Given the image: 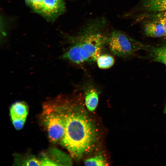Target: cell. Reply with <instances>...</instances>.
<instances>
[{
  "label": "cell",
  "mask_w": 166,
  "mask_h": 166,
  "mask_svg": "<svg viewBox=\"0 0 166 166\" xmlns=\"http://www.w3.org/2000/svg\"><path fill=\"white\" fill-rule=\"evenodd\" d=\"M40 161L42 166H56L51 159L48 158L44 157Z\"/></svg>",
  "instance_id": "e0dca14e"
},
{
  "label": "cell",
  "mask_w": 166,
  "mask_h": 166,
  "mask_svg": "<svg viewBox=\"0 0 166 166\" xmlns=\"http://www.w3.org/2000/svg\"><path fill=\"white\" fill-rule=\"evenodd\" d=\"M24 165L27 166H41V161L39 160L34 157H32L27 160Z\"/></svg>",
  "instance_id": "2e32d148"
},
{
  "label": "cell",
  "mask_w": 166,
  "mask_h": 166,
  "mask_svg": "<svg viewBox=\"0 0 166 166\" xmlns=\"http://www.w3.org/2000/svg\"><path fill=\"white\" fill-rule=\"evenodd\" d=\"M64 115L65 129L61 144L73 157L80 159L91 149L95 141L94 128L86 115L81 112H70Z\"/></svg>",
  "instance_id": "6da1fadb"
},
{
  "label": "cell",
  "mask_w": 166,
  "mask_h": 166,
  "mask_svg": "<svg viewBox=\"0 0 166 166\" xmlns=\"http://www.w3.org/2000/svg\"><path fill=\"white\" fill-rule=\"evenodd\" d=\"M13 124L15 129L19 130L23 127L26 119H20L15 118H11Z\"/></svg>",
  "instance_id": "9a60e30c"
},
{
  "label": "cell",
  "mask_w": 166,
  "mask_h": 166,
  "mask_svg": "<svg viewBox=\"0 0 166 166\" xmlns=\"http://www.w3.org/2000/svg\"><path fill=\"white\" fill-rule=\"evenodd\" d=\"M11 118L26 119L28 113V108L24 102L17 101L13 103L10 109Z\"/></svg>",
  "instance_id": "ba28073f"
},
{
  "label": "cell",
  "mask_w": 166,
  "mask_h": 166,
  "mask_svg": "<svg viewBox=\"0 0 166 166\" xmlns=\"http://www.w3.org/2000/svg\"><path fill=\"white\" fill-rule=\"evenodd\" d=\"M26 4L34 11L40 14L44 0H25Z\"/></svg>",
  "instance_id": "5bb4252c"
},
{
  "label": "cell",
  "mask_w": 166,
  "mask_h": 166,
  "mask_svg": "<svg viewBox=\"0 0 166 166\" xmlns=\"http://www.w3.org/2000/svg\"><path fill=\"white\" fill-rule=\"evenodd\" d=\"M107 45L113 54L121 57L129 56L138 50L147 48L142 43L118 31L111 34L108 38Z\"/></svg>",
  "instance_id": "3957f363"
},
{
  "label": "cell",
  "mask_w": 166,
  "mask_h": 166,
  "mask_svg": "<svg viewBox=\"0 0 166 166\" xmlns=\"http://www.w3.org/2000/svg\"><path fill=\"white\" fill-rule=\"evenodd\" d=\"M98 93L94 88L87 89L85 94V104L90 111H93L96 109L98 102Z\"/></svg>",
  "instance_id": "9c48e42d"
},
{
  "label": "cell",
  "mask_w": 166,
  "mask_h": 166,
  "mask_svg": "<svg viewBox=\"0 0 166 166\" xmlns=\"http://www.w3.org/2000/svg\"><path fill=\"white\" fill-rule=\"evenodd\" d=\"M156 48L159 50L166 54V43Z\"/></svg>",
  "instance_id": "ac0fdd59"
},
{
  "label": "cell",
  "mask_w": 166,
  "mask_h": 166,
  "mask_svg": "<svg viewBox=\"0 0 166 166\" xmlns=\"http://www.w3.org/2000/svg\"><path fill=\"white\" fill-rule=\"evenodd\" d=\"M98 67L102 69H106L112 67L115 63L114 57L108 54H101L96 61Z\"/></svg>",
  "instance_id": "30bf717a"
},
{
  "label": "cell",
  "mask_w": 166,
  "mask_h": 166,
  "mask_svg": "<svg viewBox=\"0 0 166 166\" xmlns=\"http://www.w3.org/2000/svg\"><path fill=\"white\" fill-rule=\"evenodd\" d=\"M44 122L51 141L56 143L61 140L65 129L64 114L57 111H53L45 116Z\"/></svg>",
  "instance_id": "277c9868"
},
{
  "label": "cell",
  "mask_w": 166,
  "mask_h": 166,
  "mask_svg": "<svg viewBox=\"0 0 166 166\" xmlns=\"http://www.w3.org/2000/svg\"><path fill=\"white\" fill-rule=\"evenodd\" d=\"M141 9L153 13L166 11V0H140Z\"/></svg>",
  "instance_id": "8992f818"
},
{
  "label": "cell",
  "mask_w": 166,
  "mask_h": 166,
  "mask_svg": "<svg viewBox=\"0 0 166 166\" xmlns=\"http://www.w3.org/2000/svg\"><path fill=\"white\" fill-rule=\"evenodd\" d=\"M145 34L152 37H166V32L163 25L159 22L152 20L144 26Z\"/></svg>",
  "instance_id": "52a82bcc"
},
{
  "label": "cell",
  "mask_w": 166,
  "mask_h": 166,
  "mask_svg": "<svg viewBox=\"0 0 166 166\" xmlns=\"http://www.w3.org/2000/svg\"><path fill=\"white\" fill-rule=\"evenodd\" d=\"M108 38L99 32H89L72 38L61 58L77 65L94 61L107 45Z\"/></svg>",
  "instance_id": "7a4b0ae2"
},
{
  "label": "cell",
  "mask_w": 166,
  "mask_h": 166,
  "mask_svg": "<svg viewBox=\"0 0 166 166\" xmlns=\"http://www.w3.org/2000/svg\"><path fill=\"white\" fill-rule=\"evenodd\" d=\"M148 16L152 20L160 22L164 27L166 32V11L152 13Z\"/></svg>",
  "instance_id": "7c38bea8"
},
{
  "label": "cell",
  "mask_w": 166,
  "mask_h": 166,
  "mask_svg": "<svg viewBox=\"0 0 166 166\" xmlns=\"http://www.w3.org/2000/svg\"><path fill=\"white\" fill-rule=\"evenodd\" d=\"M86 166H105L107 163L105 157L102 155H98L87 159L84 162Z\"/></svg>",
  "instance_id": "8fae6325"
},
{
  "label": "cell",
  "mask_w": 166,
  "mask_h": 166,
  "mask_svg": "<svg viewBox=\"0 0 166 166\" xmlns=\"http://www.w3.org/2000/svg\"><path fill=\"white\" fill-rule=\"evenodd\" d=\"M152 56L154 60L164 64L166 66V54L158 50L156 47L152 50Z\"/></svg>",
  "instance_id": "4fadbf2b"
},
{
  "label": "cell",
  "mask_w": 166,
  "mask_h": 166,
  "mask_svg": "<svg viewBox=\"0 0 166 166\" xmlns=\"http://www.w3.org/2000/svg\"><path fill=\"white\" fill-rule=\"evenodd\" d=\"M164 112L165 114H166V105L164 109Z\"/></svg>",
  "instance_id": "d6986e66"
},
{
  "label": "cell",
  "mask_w": 166,
  "mask_h": 166,
  "mask_svg": "<svg viewBox=\"0 0 166 166\" xmlns=\"http://www.w3.org/2000/svg\"><path fill=\"white\" fill-rule=\"evenodd\" d=\"M65 10L63 0H44L41 14L47 18L54 20Z\"/></svg>",
  "instance_id": "5b68a950"
}]
</instances>
